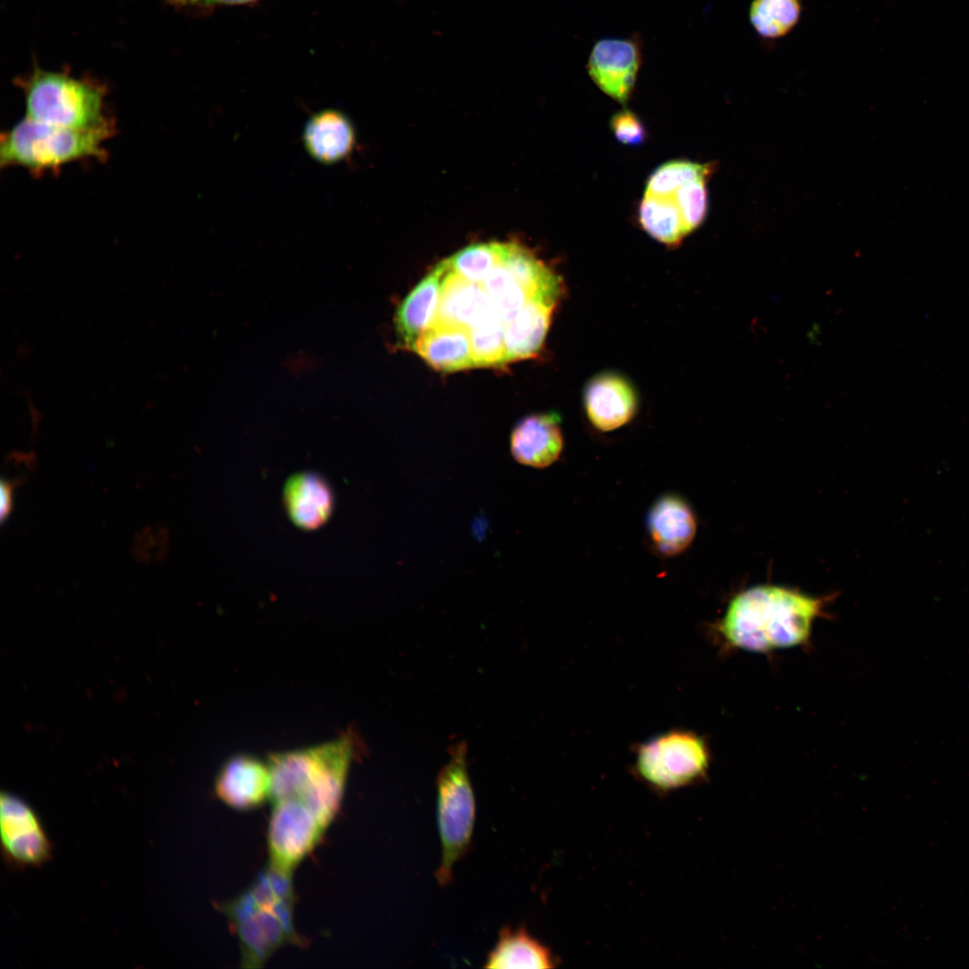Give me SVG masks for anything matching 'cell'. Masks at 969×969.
I'll use <instances>...</instances> for the list:
<instances>
[{
  "mask_svg": "<svg viewBox=\"0 0 969 969\" xmlns=\"http://www.w3.org/2000/svg\"><path fill=\"white\" fill-rule=\"evenodd\" d=\"M294 901L260 902L246 890L222 905L240 947L241 966L262 967L286 944H301L293 924Z\"/></svg>",
  "mask_w": 969,
  "mask_h": 969,
  "instance_id": "6",
  "label": "cell"
},
{
  "mask_svg": "<svg viewBox=\"0 0 969 969\" xmlns=\"http://www.w3.org/2000/svg\"><path fill=\"white\" fill-rule=\"evenodd\" d=\"M646 526L654 548L662 555L676 556L693 542L697 522L693 510L682 497L666 494L650 509Z\"/></svg>",
  "mask_w": 969,
  "mask_h": 969,
  "instance_id": "15",
  "label": "cell"
},
{
  "mask_svg": "<svg viewBox=\"0 0 969 969\" xmlns=\"http://www.w3.org/2000/svg\"><path fill=\"white\" fill-rule=\"evenodd\" d=\"M710 177L692 179L678 188L671 196L681 214L689 234L705 220L709 207L707 182Z\"/></svg>",
  "mask_w": 969,
  "mask_h": 969,
  "instance_id": "28",
  "label": "cell"
},
{
  "mask_svg": "<svg viewBox=\"0 0 969 969\" xmlns=\"http://www.w3.org/2000/svg\"><path fill=\"white\" fill-rule=\"evenodd\" d=\"M2 854L15 869L39 867L50 860L53 845L36 811L20 797H0Z\"/></svg>",
  "mask_w": 969,
  "mask_h": 969,
  "instance_id": "9",
  "label": "cell"
},
{
  "mask_svg": "<svg viewBox=\"0 0 969 969\" xmlns=\"http://www.w3.org/2000/svg\"><path fill=\"white\" fill-rule=\"evenodd\" d=\"M412 350L441 371L475 367L467 328L433 323L415 341Z\"/></svg>",
  "mask_w": 969,
  "mask_h": 969,
  "instance_id": "18",
  "label": "cell"
},
{
  "mask_svg": "<svg viewBox=\"0 0 969 969\" xmlns=\"http://www.w3.org/2000/svg\"><path fill=\"white\" fill-rule=\"evenodd\" d=\"M355 136L350 120L336 109L313 115L303 130V143L311 157L323 163H335L347 157Z\"/></svg>",
  "mask_w": 969,
  "mask_h": 969,
  "instance_id": "19",
  "label": "cell"
},
{
  "mask_svg": "<svg viewBox=\"0 0 969 969\" xmlns=\"http://www.w3.org/2000/svg\"><path fill=\"white\" fill-rule=\"evenodd\" d=\"M112 129V124L76 129L25 117L1 135L0 165L39 173L82 160H101L106 157L104 144Z\"/></svg>",
  "mask_w": 969,
  "mask_h": 969,
  "instance_id": "3",
  "label": "cell"
},
{
  "mask_svg": "<svg viewBox=\"0 0 969 969\" xmlns=\"http://www.w3.org/2000/svg\"><path fill=\"white\" fill-rule=\"evenodd\" d=\"M800 13L799 0H753L749 20L760 36L778 39L787 35L796 26Z\"/></svg>",
  "mask_w": 969,
  "mask_h": 969,
  "instance_id": "24",
  "label": "cell"
},
{
  "mask_svg": "<svg viewBox=\"0 0 969 969\" xmlns=\"http://www.w3.org/2000/svg\"><path fill=\"white\" fill-rule=\"evenodd\" d=\"M642 57L641 45L635 38L601 39L590 50L588 74L604 93L625 103L635 86Z\"/></svg>",
  "mask_w": 969,
  "mask_h": 969,
  "instance_id": "10",
  "label": "cell"
},
{
  "mask_svg": "<svg viewBox=\"0 0 969 969\" xmlns=\"http://www.w3.org/2000/svg\"><path fill=\"white\" fill-rule=\"evenodd\" d=\"M639 223L656 240L676 245L688 235L679 209L671 196L644 193L639 205Z\"/></svg>",
  "mask_w": 969,
  "mask_h": 969,
  "instance_id": "22",
  "label": "cell"
},
{
  "mask_svg": "<svg viewBox=\"0 0 969 969\" xmlns=\"http://www.w3.org/2000/svg\"><path fill=\"white\" fill-rule=\"evenodd\" d=\"M475 366H499L505 360V322L498 310L468 329Z\"/></svg>",
  "mask_w": 969,
  "mask_h": 969,
  "instance_id": "25",
  "label": "cell"
},
{
  "mask_svg": "<svg viewBox=\"0 0 969 969\" xmlns=\"http://www.w3.org/2000/svg\"><path fill=\"white\" fill-rule=\"evenodd\" d=\"M357 743L354 732H345L319 745L270 754L272 803L298 800L327 829L339 811Z\"/></svg>",
  "mask_w": 969,
  "mask_h": 969,
  "instance_id": "2",
  "label": "cell"
},
{
  "mask_svg": "<svg viewBox=\"0 0 969 969\" xmlns=\"http://www.w3.org/2000/svg\"><path fill=\"white\" fill-rule=\"evenodd\" d=\"M612 132L617 141L626 145H639L645 142L646 127L639 117L629 109L615 113L610 121Z\"/></svg>",
  "mask_w": 969,
  "mask_h": 969,
  "instance_id": "29",
  "label": "cell"
},
{
  "mask_svg": "<svg viewBox=\"0 0 969 969\" xmlns=\"http://www.w3.org/2000/svg\"><path fill=\"white\" fill-rule=\"evenodd\" d=\"M14 82L24 96L25 117L32 120L76 129L112 124L105 114L106 86L95 80L35 65Z\"/></svg>",
  "mask_w": 969,
  "mask_h": 969,
  "instance_id": "4",
  "label": "cell"
},
{
  "mask_svg": "<svg viewBox=\"0 0 969 969\" xmlns=\"http://www.w3.org/2000/svg\"><path fill=\"white\" fill-rule=\"evenodd\" d=\"M495 310L483 284L468 281L450 271L448 266L433 323L469 329Z\"/></svg>",
  "mask_w": 969,
  "mask_h": 969,
  "instance_id": "17",
  "label": "cell"
},
{
  "mask_svg": "<svg viewBox=\"0 0 969 969\" xmlns=\"http://www.w3.org/2000/svg\"><path fill=\"white\" fill-rule=\"evenodd\" d=\"M466 755V746H455L437 781L441 858L435 877L443 886L451 882L455 865L469 848L475 826L476 801Z\"/></svg>",
  "mask_w": 969,
  "mask_h": 969,
  "instance_id": "5",
  "label": "cell"
},
{
  "mask_svg": "<svg viewBox=\"0 0 969 969\" xmlns=\"http://www.w3.org/2000/svg\"><path fill=\"white\" fill-rule=\"evenodd\" d=\"M447 272L448 265L443 260L421 280L399 306L396 328L403 347L412 349L420 335L433 324Z\"/></svg>",
  "mask_w": 969,
  "mask_h": 969,
  "instance_id": "16",
  "label": "cell"
},
{
  "mask_svg": "<svg viewBox=\"0 0 969 969\" xmlns=\"http://www.w3.org/2000/svg\"><path fill=\"white\" fill-rule=\"evenodd\" d=\"M555 305L533 301L505 324V360L512 362L535 356L548 331Z\"/></svg>",
  "mask_w": 969,
  "mask_h": 969,
  "instance_id": "20",
  "label": "cell"
},
{
  "mask_svg": "<svg viewBox=\"0 0 969 969\" xmlns=\"http://www.w3.org/2000/svg\"><path fill=\"white\" fill-rule=\"evenodd\" d=\"M715 171L711 162L698 163L687 160H673L659 166L648 178L645 192L667 196L685 183L701 177H710Z\"/></svg>",
  "mask_w": 969,
  "mask_h": 969,
  "instance_id": "27",
  "label": "cell"
},
{
  "mask_svg": "<svg viewBox=\"0 0 969 969\" xmlns=\"http://www.w3.org/2000/svg\"><path fill=\"white\" fill-rule=\"evenodd\" d=\"M506 244L478 243L470 245L446 259L449 269L461 277L482 284L492 270L502 263Z\"/></svg>",
  "mask_w": 969,
  "mask_h": 969,
  "instance_id": "26",
  "label": "cell"
},
{
  "mask_svg": "<svg viewBox=\"0 0 969 969\" xmlns=\"http://www.w3.org/2000/svg\"><path fill=\"white\" fill-rule=\"evenodd\" d=\"M563 438L560 416L554 413L537 414L521 419L511 435V452L524 466L544 468L560 457Z\"/></svg>",
  "mask_w": 969,
  "mask_h": 969,
  "instance_id": "14",
  "label": "cell"
},
{
  "mask_svg": "<svg viewBox=\"0 0 969 969\" xmlns=\"http://www.w3.org/2000/svg\"><path fill=\"white\" fill-rule=\"evenodd\" d=\"M22 479L8 480L2 478L1 480V507H0V519L1 522L4 520L10 515L13 507V491L14 488L21 484Z\"/></svg>",
  "mask_w": 969,
  "mask_h": 969,
  "instance_id": "31",
  "label": "cell"
},
{
  "mask_svg": "<svg viewBox=\"0 0 969 969\" xmlns=\"http://www.w3.org/2000/svg\"><path fill=\"white\" fill-rule=\"evenodd\" d=\"M505 324L512 320L530 301L557 306L559 301L537 296L522 286L502 264L494 267L482 283Z\"/></svg>",
  "mask_w": 969,
  "mask_h": 969,
  "instance_id": "23",
  "label": "cell"
},
{
  "mask_svg": "<svg viewBox=\"0 0 969 969\" xmlns=\"http://www.w3.org/2000/svg\"><path fill=\"white\" fill-rule=\"evenodd\" d=\"M827 598L797 589L759 585L736 595L720 619L718 631L735 649L767 652L808 641L814 622L825 615Z\"/></svg>",
  "mask_w": 969,
  "mask_h": 969,
  "instance_id": "1",
  "label": "cell"
},
{
  "mask_svg": "<svg viewBox=\"0 0 969 969\" xmlns=\"http://www.w3.org/2000/svg\"><path fill=\"white\" fill-rule=\"evenodd\" d=\"M710 763L704 739L694 732L674 729L642 743L637 752L634 770L653 790H673L702 778Z\"/></svg>",
  "mask_w": 969,
  "mask_h": 969,
  "instance_id": "7",
  "label": "cell"
},
{
  "mask_svg": "<svg viewBox=\"0 0 969 969\" xmlns=\"http://www.w3.org/2000/svg\"><path fill=\"white\" fill-rule=\"evenodd\" d=\"M325 831L315 814L300 801L274 802L267 830L268 863L292 872Z\"/></svg>",
  "mask_w": 969,
  "mask_h": 969,
  "instance_id": "8",
  "label": "cell"
},
{
  "mask_svg": "<svg viewBox=\"0 0 969 969\" xmlns=\"http://www.w3.org/2000/svg\"><path fill=\"white\" fill-rule=\"evenodd\" d=\"M216 796L237 810H249L270 798V772L267 763L246 754L226 760L214 781Z\"/></svg>",
  "mask_w": 969,
  "mask_h": 969,
  "instance_id": "11",
  "label": "cell"
},
{
  "mask_svg": "<svg viewBox=\"0 0 969 969\" xmlns=\"http://www.w3.org/2000/svg\"><path fill=\"white\" fill-rule=\"evenodd\" d=\"M583 401L589 422L602 432L626 424L637 410V397L631 382L614 372L593 377L585 388Z\"/></svg>",
  "mask_w": 969,
  "mask_h": 969,
  "instance_id": "12",
  "label": "cell"
},
{
  "mask_svg": "<svg viewBox=\"0 0 969 969\" xmlns=\"http://www.w3.org/2000/svg\"><path fill=\"white\" fill-rule=\"evenodd\" d=\"M556 961L550 949L525 928L502 929L485 960L486 968H552Z\"/></svg>",
  "mask_w": 969,
  "mask_h": 969,
  "instance_id": "21",
  "label": "cell"
},
{
  "mask_svg": "<svg viewBox=\"0 0 969 969\" xmlns=\"http://www.w3.org/2000/svg\"><path fill=\"white\" fill-rule=\"evenodd\" d=\"M282 499L291 521L307 531L325 525L335 509V495L329 482L311 471L291 476L284 484Z\"/></svg>",
  "mask_w": 969,
  "mask_h": 969,
  "instance_id": "13",
  "label": "cell"
},
{
  "mask_svg": "<svg viewBox=\"0 0 969 969\" xmlns=\"http://www.w3.org/2000/svg\"><path fill=\"white\" fill-rule=\"evenodd\" d=\"M167 4L182 11L208 13L219 7L245 5L260 0H163Z\"/></svg>",
  "mask_w": 969,
  "mask_h": 969,
  "instance_id": "30",
  "label": "cell"
}]
</instances>
